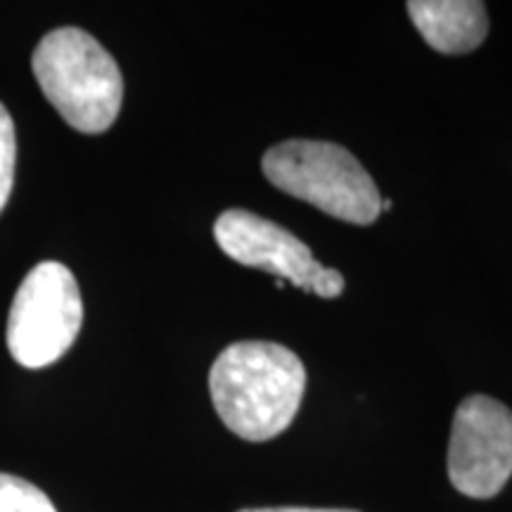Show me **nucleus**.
<instances>
[{
  "instance_id": "nucleus-1",
  "label": "nucleus",
  "mask_w": 512,
  "mask_h": 512,
  "mask_svg": "<svg viewBox=\"0 0 512 512\" xmlns=\"http://www.w3.org/2000/svg\"><path fill=\"white\" fill-rule=\"evenodd\" d=\"M304 389V363L275 342L230 344L209 370V394L223 425L254 444L292 425Z\"/></svg>"
},
{
  "instance_id": "nucleus-2",
  "label": "nucleus",
  "mask_w": 512,
  "mask_h": 512,
  "mask_svg": "<svg viewBox=\"0 0 512 512\" xmlns=\"http://www.w3.org/2000/svg\"><path fill=\"white\" fill-rule=\"evenodd\" d=\"M34 76L50 105L81 133L107 131L119 117V64L83 29H55L34 50Z\"/></svg>"
},
{
  "instance_id": "nucleus-3",
  "label": "nucleus",
  "mask_w": 512,
  "mask_h": 512,
  "mask_svg": "<svg viewBox=\"0 0 512 512\" xmlns=\"http://www.w3.org/2000/svg\"><path fill=\"white\" fill-rule=\"evenodd\" d=\"M261 166L268 183L332 219L354 226H373L380 219V190L347 147L328 140H285L266 152Z\"/></svg>"
},
{
  "instance_id": "nucleus-4",
  "label": "nucleus",
  "mask_w": 512,
  "mask_h": 512,
  "mask_svg": "<svg viewBox=\"0 0 512 512\" xmlns=\"http://www.w3.org/2000/svg\"><path fill=\"white\" fill-rule=\"evenodd\" d=\"M83 302L76 278L60 261H43L19 285L8 316V349L19 366L60 361L79 337Z\"/></svg>"
},
{
  "instance_id": "nucleus-5",
  "label": "nucleus",
  "mask_w": 512,
  "mask_h": 512,
  "mask_svg": "<svg viewBox=\"0 0 512 512\" xmlns=\"http://www.w3.org/2000/svg\"><path fill=\"white\" fill-rule=\"evenodd\" d=\"M214 238L223 254L238 264L259 268L323 299H337L347 287L344 275L320 266L309 245L297 235L252 211H223L214 223Z\"/></svg>"
},
{
  "instance_id": "nucleus-6",
  "label": "nucleus",
  "mask_w": 512,
  "mask_h": 512,
  "mask_svg": "<svg viewBox=\"0 0 512 512\" xmlns=\"http://www.w3.org/2000/svg\"><path fill=\"white\" fill-rule=\"evenodd\" d=\"M512 477V411L501 401L472 394L453 415L448 479L467 498H494Z\"/></svg>"
},
{
  "instance_id": "nucleus-7",
  "label": "nucleus",
  "mask_w": 512,
  "mask_h": 512,
  "mask_svg": "<svg viewBox=\"0 0 512 512\" xmlns=\"http://www.w3.org/2000/svg\"><path fill=\"white\" fill-rule=\"evenodd\" d=\"M415 29L441 55H465L489 36L486 5L477 0H411L406 3Z\"/></svg>"
},
{
  "instance_id": "nucleus-8",
  "label": "nucleus",
  "mask_w": 512,
  "mask_h": 512,
  "mask_svg": "<svg viewBox=\"0 0 512 512\" xmlns=\"http://www.w3.org/2000/svg\"><path fill=\"white\" fill-rule=\"evenodd\" d=\"M0 512H57L50 498L27 479L0 472Z\"/></svg>"
},
{
  "instance_id": "nucleus-9",
  "label": "nucleus",
  "mask_w": 512,
  "mask_h": 512,
  "mask_svg": "<svg viewBox=\"0 0 512 512\" xmlns=\"http://www.w3.org/2000/svg\"><path fill=\"white\" fill-rule=\"evenodd\" d=\"M15 164H17V138L15 124L10 112L0 102V211L10 200L12 185H15Z\"/></svg>"
},
{
  "instance_id": "nucleus-10",
  "label": "nucleus",
  "mask_w": 512,
  "mask_h": 512,
  "mask_svg": "<svg viewBox=\"0 0 512 512\" xmlns=\"http://www.w3.org/2000/svg\"><path fill=\"white\" fill-rule=\"evenodd\" d=\"M240 512H356V510H332V508H249Z\"/></svg>"
},
{
  "instance_id": "nucleus-11",
  "label": "nucleus",
  "mask_w": 512,
  "mask_h": 512,
  "mask_svg": "<svg viewBox=\"0 0 512 512\" xmlns=\"http://www.w3.org/2000/svg\"><path fill=\"white\" fill-rule=\"evenodd\" d=\"M392 207H394V202L389 200V197H384V200H382V211H392Z\"/></svg>"
}]
</instances>
